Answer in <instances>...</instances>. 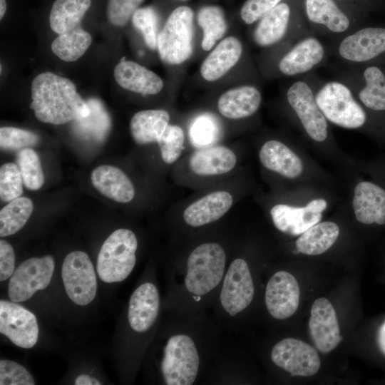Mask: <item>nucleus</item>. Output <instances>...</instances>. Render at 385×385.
I'll return each mask as SVG.
<instances>
[{"mask_svg": "<svg viewBox=\"0 0 385 385\" xmlns=\"http://www.w3.org/2000/svg\"><path fill=\"white\" fill-rule=\"evenodd\" d=\"M31 109L43 123L61 125L87 116L90 108L69 79L46 71L31 83Z\"/></svg>", "mask_w": 385, "mask_h": 385, "instance_id": "f257e3e1", "label": "nucleus"}, {"mask_svg": "<svg viewBox=\"0 0 385 385\" xmlns=\"http://www.w3.org/2000/svg\"><path fill=\"white\" fill-rule=\"evenodd\" d=\"M138 241L134 232L120 228L112 232L103 242L97 259V272L106 283L125 279L135 265Z\"/></svg>", "mask_w": 385, "mask_h": 385, "instance_id": "f03ea898", "label": "nucleus"}, {"mask_svg": "<svg viewBox=\"0 0 385 385\" xmlns=\"http://www.w3.org/2000/svg\"><path fill=\"white\" fill-rule=\"evenodd\" d=\"M226 255L221 245L204 243L192 251L187 262L185 285L194 295L201 296L214 289L221 281Z\"/></svg>", "mask_w": 385, "mask_h": 385, "instance_id": "7ed1b4c3", "label": "nucleus"}, {"mask_svg": "<svg viewBox=\"0 0 385 385\" xmlns=\"http://www.w3.org/2000/svg\"><path fill=\"white\" fill-rule=\"evenodd\" d=\"M193 11L186 6L175 9L158 35L157 48L161 60L178 65L192 53Z\"/></svg>", "mask_w": 385, "mask_h": 385, "instance_id": "20e7f679", "label": "nucleus"}, {"mask_svg": "<svg viewBox=\"0 0 385 385\" xmlns=\"http://www.w3.org/2000/svg\"><path fill=\"white\" fill-rule=\"evenodd\" d=\"M199 368V356L193 340L185 334L171 337L164 349L160 369L168 385H190Z\"/></svg>", "mask_w": 385, "mask_h": 385, "instance_id": "39448f33", "label": "nucleus"}, {"mask_svg": "<svg viewBox=\"0 0 385 385\" xmlns=\"http://www.w3.org/2000/svg\"><path fill=\"white\" fill-rule=\"evenodd\" d=\"M315 101L324 117L339 126L357 128L366 121L364 111L350 90L341 83L325 84L316 95Z\"/></svg>", "mask_w": 385, "mask_h": 385, "instance_id": "423d86ee", "label": "nucleus"}, {"mask_svg": "<svg viewBox=\"0 0 385 385\" xmlns=\"http://www.w3.org/2000/svg\"><path fill=\"white\" fill-rule=\"evenodd\" d=\"M61 277L66 292L76 304L85 306L96 297L97 281L93 264L88 255L82 251H73L65 257Z\"/></svg>", "mask_w": 385, "mask_h": 385, "instance_id": "0eeeda50", "label": "nucleus"}, {"mask_svg": "<svg viewBox=\"0 0 385 385\" xmlns=\"http://www.w3.org/2000/svg\"><path fill=\"white\" fill-rule=\"evenodd\" d=\"M55 267L53 258L47 255L24 261L14 271L8 285V295L14 302L31 298L38 290L46 288Z\"/></svg>", "mask_w": 385, "mask_h": 385, "instance_id": "6e6552de", "label": "nucleus"}, {"mask_svg": "<svg viewBox=\"0 0 385 385\" xmlns=\"http://www.w3.org/2000/svg\"><path fill=\"white\" fill-rule=\"evenodd\" d=\"M272 361L290 373L292 376H310L320 368V359L317 350L306 342L286 338L277 342L271 353Z\"/></svg>", "mask_w": 385, "mask_h": 385, "instance_id": "1a4fd4ad", "label": "nucleus"}, {"mask_svg": "<svg viewBox=\"0 0 385 385\" xmlns=\"http://www.w3.org/2000/svg\"><path fill=\"white\" fill-rule=\"evenodd\" d=\"M0 332L17 346L31 348L38 340L37 319L32 312L14 302L1 300Z\"/></svg>", "mask_w": 385, "mask_h": 385, "instance_id": "9d476101", "label": "nucleus"}, {"mask_svg": "<svg viewBox=\"0 0 385 385\" xmlns=\"http://www.w3.org/2000/svg\"><path fill=\"white\" fill-rule=\"evenodd\" d=\"M255 288L249 267L245 260H233L225 277L220 293V302L223 309L235 316L251 303Z\"/></svg>", "mask_w": 385, "mask_h": 385, "instance_id": "9b49d317", "label": "nucleus"}, {"mask_svg": "<svg viewBox=\"0 0 385 385\" xmlns=\"http://www.w3.org/2000/svg\"><path fill=\"white\" fill-rule=\"evenodd\" d=\"M287 100L310 138L319 142L324 140L327 123L309 86L302 81L295 82L287 91Z\"/></svg>", "mask_w": 385, "mask_h": 385, "instance_id": "f8f14e48", "label": "nucleus"}, {"mask_svg": "<svg viewBox=\"0 0 385 385\" xmlns=\"http://www.w3.org/2000/svg\"><path fill=\"white\" fill-rule=\"evenodd\" d=\"M310 314L309 330L314 344L322 353L332 351L342 340L334 307L327 299L318 298Z\"/></svg>", "mask_w": 385, "mask_h": 385, "instance_id": "ddd939ff", "label": "nucleus"}, {"mask_svg": "<svg viewBox=\"0 0 385 385\" xmlns=\"http://www.w3.org/2000/svg\"><path fill=\"white\" fill-rule=\"evenodd\" d=\"M299 296L295 277L287 272L279 271L272 276L266 287V307L274 318L284 319L297 311Z\"/></svg>", "mask_w": 385, "mask_h": 385, "instance_id": "4468645a", "label": "nucleus"}, {"mask_svg": "<svg viewBox=\"0 0 385 385\" xmlns=\"http://www.w3.org/2000/svg\"><path fill=\"white\" fill-rule=\"evenodd\" d=\"M327 202L323 199H315L304 207H294L279 204L270 210L274 226L281 232L299 235L318 223L326 209Z\"/></svg>", "mask_w": 385, "mask_h": 385, "instance_id": "2eb2a0df", "label": "nucleus"}, {"mask_svg": "<svg viewBox=\"0 0 385 385\" xmlns=\"http://www.w3.org/2000/svg\"><path fill=\"white\" fill-rule=\"evenodd\" d=\"M385 51V29L365 28L346 36L340 43L339 52L344 58L362 62Z\"/></svg>", "mask_w": 385, "mask_h": 385, "instance_id": "dca6fc26", "label": "nucleus"}, {"mask_svg": "<svg viewBox=\"0 0 385 385\" xmlns=\"http://www.w3.org/2000/svg\"><path fill=\"white\" fill-rule=\"evenodd\" d=\"M160 297L156 287L145 282L132 294L128 317L131 328L137 332H145L155 322L159 310Z\"/></svg>", "mask_w": 385, "mask_h": 385, "instance_id": "f3484780", "label": "nucleus"}, {"mask_svg": "<svg viewBox=\"0 0 385 385\" xmlns=\"http://www.w3.org/2000/svg\"><path fill=\"white\" fill-rule=\"evenodd\" d=\"M114 78L123 88L142 95L157 94L163 87L160 76L131 61H120L115 67Z\"/></svg>", "mask_w": 385, "mask_h": 385, "instance_id": "a211bd4d", "label": "nucleus"}, {"mask_svg": "<svg viewBox=\"0 0 385 385\" xmlns=\"http://www.w3.org/2000/svg\"><path fill=\"white\" fill-rule=\"evenodd\" d=\"M353 208L359 222L384 225L385 190L369 182L359 183L354 189Z\"/></svg>", "mask_w": 385, "mask_h": 385, "instance_id": "6ab92c4d", "label": "nucleus"}, {"mask_svg": "<svg viewBox=\"0 0 385 385\" xmlns=\"http://www.w3.org/2000/svg\"><path fill=\"white\" fill-rule=\"evenodd\" d=\"M91 179L93 187L101 194L115 202H128L135 195L130 179L115 166L103 165L97 167L92 171Z\"/></svg>", "mask_w": 385, "mask_h": 385, "instance_id": "aec40b11", "label": "nucleus"}, {"mask_svg": "<svg viewBox=\"0 0 385 385\" xmlns=\"http://www.w3.org/2000/svg\"><path fill=\"white\" fill-rule=\"evenodd\" d=\"M232 205V197L228 192H212L187 207L183 219L190 226H202L219 220Z\"/></svg>", "mask_w": 385, "mask_h": 385, "instance_id": "412c9836", "label": "nucleus"}, {"mask_svg": "<svg viewBox=\"0 0 385 385\" xmlns=\"http://www.w3.org/2000/svg\"><path fill=\"white\" fill-rule=\"evenodd\" d=\"M242 52V46L237 38H224L202 63V77L207 81L222 78L238 62Z\"/></svg>", "mask_w": 385, "mask_h": 385, "instance_id": "4be33fe9", "label": "nucleus"}, {"mask_svg": "<svg viewBox=\"0 0 385 385\" xmlns=\"http://www.w3.org/2000/svg\"><path fill=\"white\" fill-rule=\"evenodd\" d=\"M262 101L260 91L252 86H242L230 89L220 97L219 112L230 119H240L253 115Z\"/></svg>", "mask_w": 385, "mask_h": 385, "instance_id": "5701e85b", "label": "nucleus"}, {"mask_svg": "<svg viewBox=\"0 0 385 385\" xmlns=\"http://www.w3.org/2000/svg\"><path fill=\"white\" fill-rule=\"evenodd\" d=\"M237 158L230 149L224 146H212L195 152L190 158L191 171L198 175H216L230 171Z\"/></svg>", "mask_w": 385, "mask_h": 385, "instance_id": "b1692460", "label": "nucleus"}, {"mask_svg": "<svg viewBox=\"0 0 385 385\" xmlns=\"http://www.w3.org/2000/svg\"><path fill=\"white\" fill-rule=\"evenodd\" d=\"M260 160L267 169L288 178H297L303 170L299 158L287 145L274 140L262 146Z\"/></svg>", "mask_w": 385, "mask_h": 385, "instance_id": "393cba45", "label": "nucleus"}, {"mask_svg": "<svg viewBox=\"0 0 385 385\" xmlns=\"http://www.w3.org/2000/svg\"><path fill=\"white\" fill-rule=\"evenodd\" d=\"M324 56V48L314 38L298 43L279 61L280 71L287 76L305 73L319 63Z\"/></svg>", "mask_w": 385, "mask_h": 385, "instance_id": "a878e982", "label": "nucleus"}, {"mask_svg": "<svg viewBox=\"0 0 385 385\" xmlns=\"http://www.w3.org/2000/svg\"><path fill=\"white\" fill-rule=\"evenodd\" d=\"M90 113L72 122V129L76 135L87 140L101 142L108 134L111 121L102 102L95 98L86 101Z\"/></svg>", "mask_w": 385, "mask_h": 385, "instance_id": "bb28decb", "label": "nucleus"}, {"mask_svg": "<svg viewBox=\"0 0 385 385\" xmlns=\"http://www.w3.org/2000/svg\"><path fill=\"white\" fill-rule=\"evenodd\" d=\"M170 120L165 110H144L136 113L130 120V130L135 143L140 145L158 142Z\"/></svg>", "mask_w": 385, "mask_h": 385, "instance_id": "cd10ccee", "label": "nucleus"}, {"mask_svg": "<svg viewBox=\"0 0 385 385\" xmlns=\"http://www.w3.org/2000/svg\"><path fill=\"white\" fill-rule=\"evenodd\" d=\"M290 10L285 3H279L265 15L254 31V40L260 46H267L279 41L285 34Z\"/></svg>", "mask_w": 385, "mask_h": 385, "instance_id": "c85d7f7f", "label": "nucleus"}, {"mask_svg": "<svg viewBox=\"0 0 385 385\" xmlns=\"http://www.w3.org/2000/svg\"><path fill=\"white\" fill-rule=\"evenodd\" d=\"M91 4V0H56L50 12L51 29L61 34L80 26Z\"/></svg>", "mask_w": 385, "mask_h": 385, "instance_id": "c756f323", "label": "nucleus"}, {"mask_svg": "<svg viewBox=\"0 0 385 385\" xmlns=\"http://www.w3.org/2000/svg\"><path fill=\"white\" fill-rule=\"evenodd\" d=\"M339 235V227L334 222H318L301 234L296 241V247L304 255H320L334 244Z\"/></svg>", "mask_w": 385, "mask_h": 385, "instance_id": "7c9ffc66", "label": "nucleus"}, {"mask_svg": "<svg viewBox=\"0 0 385 385\" xmlns=\"http://www.w3.org/2000/svg\"><path fill=\"white\" fill-rule=\"evenodd\" d=\"M305 7L311 21L323 24L333 32H343L349 26V19L332 0H306Z\"/></svg>", "mask_w": 385, "mask_h": 385, "instance_id": "2f4dec72", "label": "nucleus"}, {"mask_svg": "<svg viewBox=\"0 0 385 385\" xmlns=\"http://www.w3.org/2000/svg\"><path fill=\"white\" fill-rule=\"evenodd\" d=\"M91 42V34L80 26L58 34L52 42L51 50L60 59L72 62L85 53Z\"/></svg>", "mask_w": 385, "mask_h": 385, "instance_id": "473e14b6", "label": "nucleus"}, {"mask_svg": "<svg viewBox=\"0 0 385 385\" xmlns=\"http://www.w3.org/2000/svg\"><path fill=\"white\" fill-rule=\"evenodd\" d=\"M33 202L19 197L8 202L0 211V236L6 237L19 231L33 212Z\"/></svg>", "mask_w": 385, "mask_h": 385, "instance_id": "72a5a7b5", "label": "nucleus"}, {"mask_svg": "<svg viewBox=\"0 0 385 385\" xmlns=\"http://www.w3.org/2000/svg\"><path fill=\"white\" fill-rule=\"evenodd\" d=\"M197 19L203 32L202 48L205 51H209L226 31L227 24L224 12L219 6H207L200 9Z\"/></svg>", "mask_w": 385, "mask_h": 385, "instance_id": "f704fd0d", "label": "nucleus"}, {"mask_svg": "<svg viewBox=\"0 0 385 385\" xmlns=\"http://www.w3.org/2000/svg\"><path fill=\"white\" fill-rule=\"evenodd\" d=\"M366 86L360 91L359 98L369 108L385 110V76L376 66H370L364 72Z\"/></svg>", "mask_w": 385, "mask_h": 385, "instance_id": "c9c22d12", "label": "nucleus"}, {"mask_svg": "<svg viewBox=\"0 0 385 385\" xmlns=\"http://www.w3.org/2000/svg\"><path fill=\"white\" fill-rule=\"evenodd\" d=\"M18 165L24 186L31 190L40 189L44 183V175L38 154L33 149L26 148L16 154Z\"/></svg>", "mask_w": 385, "mask_h": 385, "instance_id": "e433bc0d", "label": "nucleus"}, {"mask_svg": "<svg viewBox=\"0 0 385 385\" xmlns=\"http://www.w3.org/2000/svg\"><path fill=\"white\" fill-rule=\"evenodd\" d=\"M184 139V133L180 126L168 125L158 140L162 159L165 163L172 164L179 158Z\"/></svg>", "mask_w": 385, "mask_h": 385, "instance_id": "4c0bfd02", "label": "nucleus"}, {"mask_svg": "<svg viewBox=\"0 0 385 385\" xmlns=\"http://www.w3.org/2000/svg\"><path fill=\"white\" fill-rule=\"evenodd\" d=\"M220 130L215 119L207 114L197 117L190 128V137L195 146L207 148L216 141Z\"/></svg>", "mask_w": 385, "mask_h": 385, "instance_id": "58836bf2", "label": "nucleus"}, {"mask_svg": "<svg viewBox=\"0 0 385 385\" xmlns=\"http://www.w3.org/2000/svg\"><path fill=\"white\" fill-rule=\"evenodd\" d=\"M23 179L16 163H6L0 168V197L9 202L23 192Z\"/></svg>", "mask_w": 385, "mask_h": 385, "instance_id": "ea45409f", "label": "nucleus"}, {"mask_svg": "<svg viewBox=\"0 0 385 385\" xmlns=\"http://www.w3.org/2000/svg\"><path fill=\"white\" fill-rule=\"evenodd\" d=\"M158 15L150 6L138 9L132 16V23L143 34L145 44L150 49L157 48Z\"/></svg>", "mask_w": 385, "mask_h": 385, "instance_id": "a19ab883", "label": "nucleus"}, {"mask_svg": "<svg viewBox=\"0 0 385 385\" xmlns=\"http://www.w3.org/2000/svg\"><path fill=\"white\" fill-rule=\"evenodd\" d=\"M38 135L29 130L14 127H2L0 129V146L2 150H16L35 145Z\"/></svg>", "mask_w": 385, "mask_h": 385, "instance_id": "79ce46f5", "label": "nucleus"}, {"mask_svg": "<svg viewBox=\"0 0 385 385\" xmlns=\"http://www.w3.org/2000/svg\"><path fill=\"white\" fill-rule=\"evenodd\" d=\"M1 385H34L31 374L17 362L1 359L0 361Z\"/></svg>", "mask_w": 385, "mask_h": 385, "instance_id": "37998d69", "label": "nucleus"}, {"mask_svg": "<svg viewBox=\"0 0 385 385\" xmlns=\"http://www.w3.org/2000/svg\"><path fill=\"white\" fill-rule=\"evenodd\" d=\"M144 0H108L107 16L111 24L125 26Z\"/></svg>", "mask_w": 385, "mask_h": 385, "instance_id": "c03bdc74", "label": "nucleus"}, {"mask_svg": "<svg viewBox=\"0 0 385 385\" xmlns=\"http://www.w3.org/2000/svg\"><path fill=\"white\" fill-rule=\"evenodd\" d=\"M281 0H247L240 11L242 19L251 24L262 19L279 4Z\"/></svg>", "mask_w": 385, "mask_h": 385, "instance_id": "a18cd8bd", "label": "nucleus"}, {"mask_svg": "<svg viewBox=\"0 0 385 385\" xmlns=\"http://www.w3.org/2000/svg\"><path fill=\"white\" fill-rule=\"evenodd\" d=\"M15 254L11 244L4 240H0V280L11 277L14 272Z\"/></svg>", "mask_w": 385, "mask_h": 385, "instance_id": "49530a36", "label": "nucleus"}, {"mask_svg": "<svg viewBox=\"0 0 385 385\" xmlns=\"http://www.w3.org/2000/svg\"><path fill=\"white\" fill-rule=\"evenodd\" d=\"M75 384L76 385H99L101 383L89 375L81 374L77 376L75 379Z\"/></svg>", "mask_w": 385, "mask_h": 385, "instance_id": "de8ad7c7", "label": "nucleus"}, {"mask_svg": "<svg viewBox=\"0 0 385 385\" xmlns=\"http://www.w3.org/2000/svg\"><path fill=\"white\" fill-rule=\"evenodd\" d=\"M377 344L381 352L385 356V321L378 331Z\"/></svg>", "mask_w": 385, "mask_h": 385, "instance_id": "09e8293b", "label": "nucleus"}, {"mask_svg": "<svg viewBox=\"0 0 385 385\" xmlns=\"http://www.w3.org/2000/svg\"><path fill=\"white\" fill-rule=\"evenodd\" d=\"M6 10V0H0V18L2 19Z\"/></svg>", "mask_w": 385, "mask_h": 385, "instance_id": "8fccbe9b", "label": "nucleus"}]
</instances>
